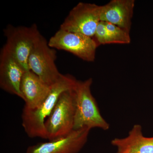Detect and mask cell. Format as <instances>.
I'll return each instance as SVG.
<instances>
[{
	"mask_svg": "<svg viewBox=\"0 0 153 153\" xmlns=\"http://www.w3.org/2000/svg\"><path fill=\"white\" fill-rule=\"evenodd\" d=\"M77 81L70 74L63 75L57 82L51 85L47 97L38 107L33 109L24 108L22 125L28 137L47 139L45 121L54 109L60 94L66 91L74 89Z\"/></svg>",
	"mask_w": 153,
	"mask_h": 153,
	"instance_id": "1",
	"label": "cell"
},
{
	"mask_svg": "<svg viewBox=\"0 0 153 153\" xmlns=\"http://www.w3.org/2000/svg\"><path fill=\"white\" fill-rule=\"evenodd\" d=\"M92 78L84 81L77 80L75 88L76 106L74 130L83 128H98L108 130L109 124L100 111L97 102L91 92Z\"/></svg>",
	"mask_w": 153,
	"mask_h": 153,
	"instance_id": "2",
	"label": "cell"
},
{
	"mask_svg": "<svg viewBox=\"0 0 153 153\" xmlns=\"http://www.w3.org/2000/svg\"><path fill=\"white\" fill-rule=\"evenodd\" d=\"M75 88L60 94L54 109L45 121V129L49 140L65 136L74 130Z\"/></svg>",
	"mask_w": 153,
	"mask_h": 153,
	"instance_id": "3",
	"label": "cell"
},
{
	"mask_svg": "<svg viewBox=\"0 0 153 153\" xmlns=\"http://www.w3.org/2000/svg\"><path fill=\"white\" fill-rule=\"evenodd\" d=\"M56 50L49 47L42 35L36 41L28 59L29 70L49 86L55 84L63 76L55 64Z\"/></svg>",
	"mask_w": 153,
	"mask_h": 153,
	"instance_id": "4",
	"label": "cell"
},
{
	"mask_svg": "<svg viewBox=\"0 0 153 153\" xmlns=\"http://www.w3.org/2000/svg\"><path fill=\"white\" fill-rule=\"evenodd\" d=\"M7 42L4 47L26 71H29L28 61L35 43L41 35L34 24L27 27L9 25L4 30Z\"/></svg>",
	"mask_w": 153,
	"mask_h": 153,
	"instance_id": "5",
	"label": "cell"
},
{
	"mask_svg": "<svg viewBox=\"0 0 153 153\" xmlns=\"http://www.w3.org/2000/svg\"><path fill=\"white\" fill-rule=\"evenodd\" d=\"M48 44L51 48L67 51L87 62L94 61L98 47L93 38L60 29L50 38Z\"/></svg>",
	"mask_w": 153,
	"mask_h": 153,
	"instance_id": "6",
	"label": "cell"
},
{
	"mask_svg": "<svg viewBox=\"0 0 153 153\" xmlns=\"http://www.w3.org/2000/svg\"><path fill=\"white\" fill-rule=\"evenodd\" d=\"M101 6L79 2L69 12L60 29L93 38L100 22Z\"/></svg>",
	"mask_w": 153,
	"mask_h": 153,
	"instance_id": "7",
	"label": "cell"
},
{
	"mask_svg": "<svg viewBox=\"0 0 153 153\" xmlns=\"http://www.w3.org/2000/svg\"><path fill=\"white\" fill-rule=\"evenodd\" d=\"M90 130H74L65 136L30 146L26 153H78L87 142Z\"/></svg>",
	"mask_w": 153,
	"mask_h": 153,
	"instance_id": "8",
	"label": "cell"
},
{
	"mask_svg": "<svg viewBox=\"0 0 153 153\" xmlns=\"http://www.w3.org/2000/svg\"><path fill=\"white\" fill-rule=\"evenodd\" d=\"M7 49L3 47L0 54V87L3 90L23 99L20 86L26 72Z\"/></svg>",
	"mask_w": 153,
	"mask_h": 153,
	"instance_id": "9",
	"label": "cell"
},
{
	"mask_svg": "<svg viewBox=\"0 0 153 153\" xmlns=\"http://www.w3.org/2000/svg\"><path fill=\"white\" fill-rule=\"evenodd\" d=\"M135 1L112 0L101 6L100 21L116 25L129 33Z\"/></svg>",
	"mask_w": 153,
	"mask_h": 153,
	"instance_id": "10",
	"label": "cell"
},
{
	"mask_svg": "<svg viewBox=\"0 0 153 153\" xmlns=\"http://www.w3.org/2000/svg\"><path fill=\"white\" fill-rule=\"evenodd\" d=\"M51 86L45 83L33 71L29 70L23 75L20 89L25 102L24 107L35 109L42 103L50 92Z\"/></svg>",
	"mask_w": 153,
	"mask_h": 153,
	"instance_id": "11",
	"label": "cell"
},
{
	"mask_svg": "<svg viewBox=\"0 0 153 153\" xmlns=\"http://www.w3.org/2000/svg\"><path fill=\"white\" fill-rule=\"evenodd\" d=\"M111 143L117 149L116 153H153V137L144 136L140 124L134 125L127 136L114 139Z\"/></svg>",
	"mask_w": 153,
	"mask_h": 153,
	"instance_id": "12",
	"label": "cell"
},
{
	"mask_svg": "<svg viewBox=\"0 0 153 153\" xmlns=\"http://www.w3.org/2000/svg\"><path fill=\"white\" fill-rule=\"evenodd\" d=\"M105 22L109 35L110 44H128L131 42L129 33L111 23Z\"/></svg>",
	"mask_w": 153,
	"mask_h": 153,
	"instance_id": "13",
	"label": "cell"
},
{
	"mask_svg": "<svg viewBox=\"0 0 153 153\" xmlns=\"http://www.w3.org/2000/svg\"><path fill=\"white\" fill-rule=\"evenodd\" d=\"M93 38L98 46L110 44L109 35L105 26V22L100 21L99 23Z\"/></svg>",
	"mask_w": 153,
	"mask_h": 153,
	"instance_id": "14",
	"label": "cell"
}]
</instances>
